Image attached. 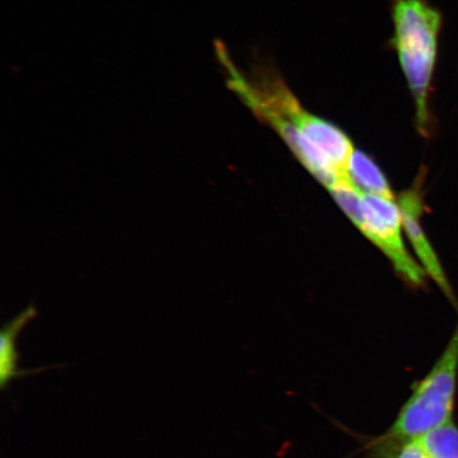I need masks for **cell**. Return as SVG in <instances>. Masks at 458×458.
I'll use <instances>...</instances> for the list:
<instances>
[{
	"mask_svg": "<svg viewBox=\"0 0 458 458\" xmlns=\"http://www.w3.org/2000/svg\"><path fill=\"white\" fill-rule=\"evenodd\" d=\"M37 317V308L30 305L9 320L8 323H5L2 332H0V387L3 391H5L13 380L37 375L38 372L51 369L50 366L30 370L20 369L17 339H19L21 330Z\"/></svg>",
	"mask_w": 458,
	"mask_h": 458,
	"instance_id": "5",
	"label": "cell"
},
{
	"mask_svg": "<svg viewBox=\"0 0 458 458\" xmlns=\"http://www.w3.org/2000/svg\"><path fill=\"white\" fill-rule=\"evenodd\" d=\"M363 223L359 227L364 236L379 248L394 270L410 285L422 288L427 272L409 254L403 239V216L394 199L362 194Z\"/></svg>",
	"mask_w": 458,
	"mask_h": 458,
	"instance_id": "3",
	"label": "cell"
},
{
	"mask_svg": "<svg viewBox=\"0 0 458 458\" xmlns=\"http://www.w3.org/2000/svg\"><path fill=\"white\" fill-rule=\"evenodd\" d=\"M458 376V325L442 356L411 394L380 437L405 440L422 437L452 421Z\"/></svg>",
	"mask_w": 458,
	"mask_h": 458,
	"instance_id": "2",
	"label": "cell"
},
{
	"mask_svg": "<svg viewBox=\"0 0 458 458\" xmlns=\"http://www.w3.org/2000/svg\"><path fill=\"white\" fill-rule=\"evenodd\" d=\"M392 20V45L413 97L416 129L428 139L434 131L429 102L443 16L428 0H393Z\"/></svg>",
	"mask_w": 458,
	"mask_h": 458,
	"instance_id": "1",
	"label": "cell"
},
{
	"mask_svg": "<svg viewBox=\"0 0 458 458\" xmlns=\"http://www.w3.org/2000/svg\"><path fill=\"white\" fill-rule=\"evenodd\" d=\"M348 176L365 193L394 199L392 187L379 165L359 148L354 150L349 162Z\"/></svg>",
	"mask_w": 458,
	"mask_h": 458,
	"instance_id": "6",
	"label": "cell"
},
{
	"mask_svg": "<svg viewBox=\"0 0 458 458\" xmlns=\"http://www.w3.org/2000/svg\"><path fill=\"white\" fill-rule=\"evenodd\" d=\"M365 450L364 458H432L420 437L391 440L377 437Z\"/></svg>",
	"mask_w": 458,
	"mask_h": 458,
	"instance_id": "7",
	"label": "cell"
},
{
	"mask_svg": "<svg viewBox=\"0 0 458 458\" xmlns=\"http://www.w3.org/2000/svg\"><path fill=\"white\" fill-rule=\"evenodd\" d=\"M420 437L432 458H458V428L454 421Z\"/></svg>",
	"mask_w": 458,
	"mask_h": 458,
	"instance_id": "8",
	"label": "cell"
},
{
	"mask_svg": "<svg viewBox=\"0 0 458 458\" xmlns=\"http://www.w3.org/2000/svg\"><path fill=\"white\" fill-rule=\"evenodd\" d=\"M422 182L423 177L421 180H417L414 186L400 193L398 206L401 216H403V225L417 257L420 258L422 267L443 290L445 296L449 297L452 301H455L454 290L445 276L442 263L421 226V216L425 211Z\"/></svg>",
	"mask_w": 458,
	"mask_h": 458,
	"instance_id": "4",
	"label": "cell"
}]
</instances>
